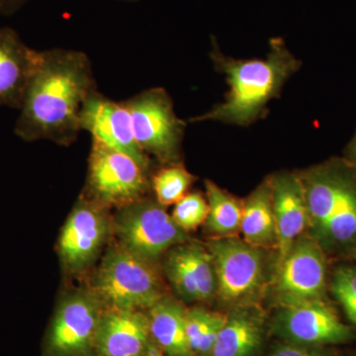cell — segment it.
Instances as JSON below:
<instances>
[{"mask_svg":"<svg viewBox=\"0 0 356 356\" xmlns=\"http://www.w3.org/2000/svg\"><path fill=\"white\" fill-rule=\"evenodd\" d=\"M42 51L33 50L15 30L0 28V106L20 109Z\"/></svg>","mask_w":356,"mask_h":356,"instance_id":"obj_17","label":"cell"},{"mask_svg":"<svg viewBox=\"0 0 356 356\" xmlns=\"http://www.w3.org/2000/svg\"><path fill=\"white\" fill-rule=\"evenodd\" d=\"M105 307L92 291L70 293L56 311L44 337L43 356H96Z\"/></svg>","mask_w":356,"mask_h":356,"instance_id":"obj_9","label":"cell"},{"mask_svg":"<svg viewBox=\"0 0 356 356\" xmlns=\"http://www.w3.org/2000/svg\"><path fill=\"white\" fill-rule=\"evenodd\" d=\"M120 1L135 2V1H138V0H120Z\"/></svg>","mask_w":356,"mask_h":356,"instance_id":"obj_30","label":"cell"},{"mask_svg":"<svg viewBox=\"0 0 356 356\" xmlns=\"http://www.w3.org/2000/svg\"><path fill=\"white\" fill-rule=\"evenodd\" d=\"M329 291L356 330V266L346 264L337 266L330 278Z\"/></svg>","mask_w":356,"mask_h":356,"instance_id":"obj_24","label":"cell"},{"mask_svg":"<svg viewBox=\"0 0 356 356\" xmlns=\"http://www.w3.org/2000/svg\"><path fill=\"white\" fill-rule=\"evenodd\" d=\"M227 315L203 308L186 310V334L195 356H210Z\"/></svg>","mask_w":356,"mask_h":356,"instance_id":"obj_22","label":"cell"},{"mask_svg":"<svg viewBox=\"0 0 356 356\" xmlns=\"http://www.w3.org/2000/svg\"><path fill=\"white\" fill-rule=\"evenodd\" d=\"M208 213L207 198L205 199L200 192H191L175 204L172 217L179 228L188 233L205 224Z\"/></svg>","mask_w":356,"mask_h":356,"instance_id":"obj_25","label":"cell"},{"mask_svg":"<svg viewBox=\"0 0 356 356\" xmlns=\"http://www.w3.org/2000/svg\"><path fill=\"white\" fill-rule=\"evenodd\" d=\"M123 102L142 151L165 165L178 163L186 124L175 114L172 98L165 89H147Z\"/></svg>","mask_w":356,"mask_h":356,"instance_id":"obj_5","label":"cell"},{"mask_svg":"<svg viewBox=\"0 0 356 356\" xmlns=\"http://www.w3.org/2000/svg\"><path fill=\"white\" fill-rule=\"evenodd\" d=\"M147 314L105 308L96 337V356H140L151 343Z\"/></svg>","mask_w":356,"mask_h":356,"instance_id":"obj_16","label":"cell"},{"mask_svg":"<svg viewBox=\"0 0 356 356\" xmlns=\"http://www.w3.org/2000/svg\"><path fill=\"white\" fill-rule=\"evenodd\" d=\"M266 318L255 303L233 307L210 356H257L264 344Z\"/></svg>","mask_w":356,"mask_h":356,"instance_id":"obj_18","label":"cell"},{"mask_svg":"<svg viewBox=\"0 0 356 356\" xmlns=\"http://www.w3.org/2000/svg\"><path fill=\"white\" fill-rule=\"evenodd\" d=\"M195 177L180 163L168 165L154 173L152 178L156 200L161 205L177 204L188 193Z\"/></svg>","mask_w":356,"mask_h":356,"instance_id":"obj_23","label":"cell"},{"mask_svg":"<svg viewBox=\"0 0 356 356\" xmlns=\"http://www.w3.org/2000/svg\"><path fill=\"white\" fill-rule=\"evenodd\" d=\"M205 188L209 205L206 229L218 238L236 236L242 224L243 201L211 180H206Z\"/></svg>","mask_w":356,"mask_h":356,"instance_id":"obj_21","label":"cell"},{"mask_svg":"<svg viewBox=\"0 0 356 356\" xmlns=\"http://www.w3.org/2000/svg\"><path fill=\"white\" fill-rule=\"evenodd\" d=\"M211 58L215 67L226 76L229 91L224 102L207 113L189 119L191 123L222 122L248 126L261 119L267 104L277 98L287 79L301 67L281 38L270 40V50L264 58L236 60L221 53L213 40Z\"/></svg>","mask_w":356,"mask_h":356,"instance_id":"obj_2","label":"cell"},{"mask_svg":"<svg viewBox=\"0 0 356 356\" xmlns=\"http://www.w3.org/2000/svg\"><path fill=\"white\" fill-rule=\"evenodd\" d=\"M241 233L243 240L254 247L276 248L277 236L270 177L261 182L243 201Z\"/></svg>","mask_w":356,"mask_h":356,"instance_id":"obj_20","label":"cell"},{"mask_svg":"<svg viewBox=\"0 0 356 356\" xmlns=\"http://www.w3.org/2000/svg\"><path fill=\"white\" fill-rule=\"evenodd\" d=\"M308 205L306 235L327 259H356V166L332 158L298 173Z\"/></svg>","mask_w":356,"mask_h":356,"instance_id":"obj_3","label":"cell"},{"mask_svg":"<svg viewBox=\"0 0 356 356\" xmlns=\"http://www.w3.org/2000/svg\"><path fill=\"white\" fill-rule=\"evenodd\" d=\"M343 158L346 159V161H350V163H353V165L356 166V131L353 139L350 140L348 147H346Z\"/></svg>","mask_w":356,"mask_h":356,"instance_id":"obj_28","label":"cell"},{"mask_svg":"<svg viewBox=\"0 0 356 356\" xmlns=\"http://www.w3.org/2000/svg\"><path fill=\"white\" fill-rule=\"evenodd\" d=\"M168 252L163 270L180 298L192 303L216 296V273L207 248L187 241Z\"/></svg>","mask_w":356,"mask_h":356,"instance_id":"obj_14","label":"cell"},{"mask_svg":"<svg viewBox=\"0 0 356 356\" xmlns=\"http://www.w3.org/2000/svg\"><path fill=\"white\" fill-rule=\"evenodd\" d=\"M107 207L89 197H81L70 212L58 240L63 266L79 273L91 266L108 238Z\"/></svg>","mask_w":356,"mask_h":356,"instance_id":"obj_12","label":"cell"},{"mask_svg":"<svg viewBox=\"0 0 356 356\" xmlns=\"http://www.w3.org/2000/svg\"><path fill=\"white\" fill-rule=\"evenodd\" d=\"M324 250L306 234L276 266L274 292L280 307L327 299L329 267Z\"/></svg>","mask_w":356,"mask_h":356,"instance_id":"obj_10","label":"cell"},{"mask_svg":"<svg viewBox=\"0 0 356 356\" xmlns=\"http://www.w3.org/2000/svg\"><path fill=\"white\" fill-rule=\"evenodd\" d=\"M269 177L277 236V266L286 257L293 243L306 233L309 222L308 205L298 173L283 172Z\"/></svg>","mask_w":356,"mask_h":356,"instance_id":"obj_15","label":"cell"},{"mask_svg":"<svg viewBox=\"0 0 356 356\" xmlns=\"http://www.w3.org/2000/svg\"><path fill=\"white\" fill-rule=\"evenodd\" d=\"M273 329L283 341L304 346H339L355 337V327L343 322L327 299L280 307Z\"/></svg>","mask_w":356,"mask_h":356,"instance_id":"obj_11","label":"cell"},{"mask_svg":"<svg viewBox=\"0 0 356 356\" xmlns=\"http://www.w3.org/2000/svg\"><path fill=\"white\" fill-rule=\"evenodd\" d=\"M79 123L81 130L88 131L93 139L123 152L149 168L151 161L136 142L132 120L124 102L109 99L96 89L83 103Z\"/></svg>","mask_w":356,"mask_h":356,"instance_id":"obj_13","label":"cell"},{"mask_svg":"<svg viewBox=\"0 0 356 356\" xmlns=\"http://www.w3.org/2000/svg\"><path fill=\"white\" fill-rule=\"evenodd\" d=\"M149 168L123 152L93 139L88 159V197L121 208L145 197Z\"/></svg>","mask_w":356,"mask_h":356,"instance_id":"obj_8","label":"cell"},{"mask_svg":"<svg viewBox=\"0 0 356 356\" xmlns=\"http://www.w3.org/2000/svg\"><path fill=\"white\" fill-rule=\"evenodd\" d=\"M217 280V296L233 307L255 303L264 286L266 264L261 248L236 236H224L207 245Z\"/></svg>","mask_w":356,"mask_h":356,"instance_id":"obj_7","label":"cell"},{"mask_svg":"<svg viewBox=\"0 0 356 356\" xmlns=\"http://www.w3.org/2000/svg\"><path fill=\"white\" fill-rule=\"evenodd\" d=\"M269 356H336L327 346H304L283 341L274 346Z\"/></svg>","mask_w":356,"mask_h":356,"instance_id":"obj_26","label":"cell"},{"mask_svg":"<svg viewBox=\"0 0 356 356\" xmlns=\"http://www.w3.org/2000/svg\"><path fill=\"white\" fill-rule=\"evenodd\" d=\"M28 0H0V14L11 15L17 13Z\"/></svg>","mask_w":356,"mask_h":356,"instance_id":"obj_27","label":"cell"},{"mask_svg":"<svg viewBox=\"0 0 356 356\" xmlns=\"http://www.w3.org/2000/svg\"><path fill=\"white\" fill-rule=\"evenodd\" d=\"M96 90L88 56L79 51H42L26 88L15 134L25 142L49 140L60 146L76 142L81 108Z\"/></svg>","mask_w":356,"mask_h":356,"instance_id":"obj_1","label":"cell"},{"mask_svg":"<svg viewBox=\"0 0 356 356\" xmlns=\"http://www.w3.org/2000/svg\"><path fill=\"white\" fill-rule=\"evenodd\" d=\"M140 356H166L163 351L156 346V343H154L153 339H152L151 343H149V346H147L146 350L143 353V355Z\"/></svg>","mask_w":356,"mask_h":356,"instance_id":"obj_29","label":"cell"},{"mask_svg":"<svg viewBox=\"0 0 356 356\" xmlns=\"http://www.w3.org/2000/svg\"><path fill=\"white\" fill-rule=\"evenodd\" d=\"M112 228L122 247L154 264L188 241V233L177 226L165 206L146 197L118 208Z\"/></svg>","mask_w":356,"mask_h":356,"instance_id":"obj_6","label":"cell"},{"mask_svg":"<svg viewBox=\"0 0 356 356\" xmlns=\"http://www.w3.org/2000/svg\"><path fill=\"white\" fill-rule=\"evenodd\" d=\"M149 332L154 343L166 356H195L186 334V309L170 297H163L149 309Z\"/></svg>","mask_w":356,"mask_h":356,"instance_id":"obj_19","label":"cell"},{"mask_svg":"<svg viewBox=\"0 0 356 356\" xmlns=\"http://www.w3.org/2000/svg\"><path fill=\"white\" fill-rule=\"evenodd\" d=\"M105 308L149 310L165 296L154 262L120 243L107 250L98 267L93 290Z\"/></svg>","mask_w":356,"mask_h":356,"instance_id":"obj_4","label":"cell"}]
</instances>
